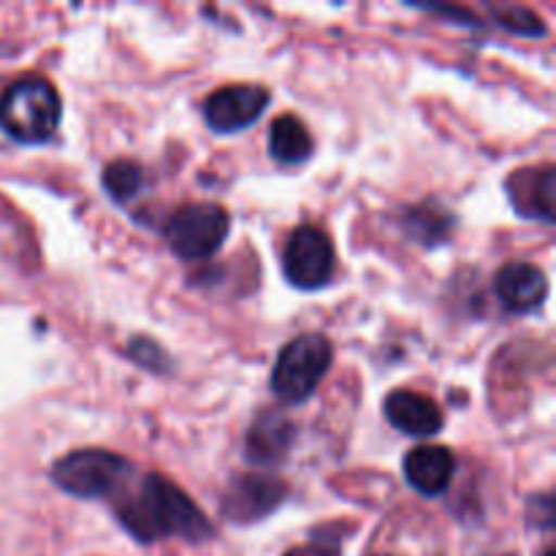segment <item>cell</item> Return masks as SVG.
<instances>
[{"label": "cell", "mask_w": 556, "mask_h": 556, "mask_svg": "<svg viewBox=\"0 0 556 556\" xmlns=\"http://www.w3.org/2000/svg\"><path fill=\"white\" fill-rule=\"evenodd\" d=\"M114 514L119 525L141 543H155L163 538H182L190 543H204L212 538V525L199 505L168 478H141L136 486H125L114 497Z\"/></svg>", "instance_id": "1"}, {"label": "cell", "mask_w": 556, "mask_h": 556, "mask_svg": "<svg viewBox=\"0 0 556 556\" xmlns=\"http://www.w3.org/2000/svg\"><path fill=\"white\" fill-rule=\"evenodd\" d=\"M60 125V96L41 76L11 81L0 96V128L20 144H43Z\"/></svg>", "instance_id": "2"}, {"label": "cell", "mask_w": 556, "mask_h": 556, "mask_svg": "<svg viewBox=\"0 0 556 556\" xmlns=\"http://www.w3.org/2000/svg\"><path fill=\"white\" fill-rule=\"evenodd\" d=\"M130 465L125 456L101 448H81L52 465L54 486L79 500L117 497L130 483Z\"/></svg>", "instance_id": "3"}, {"label": "cell", "mask_w": 556, "mask_h": 556, "mask_svg": "<svg viewBox=\"0 0 556 556\" xmlns=\"http://www.w3.org/2000/svg\"><path fill=\"white\" fill-rule=\"evenodd\" d=\"M331 358H334V348L324 334H302L288 342L277 356L269 378L277 400L288 405L309 400L329 372Z\"/></svg>", "instance_id": "4"}, {"label": "cell", "mask_w": 556, "mask_h": 556, "mask_svg": "<svg viewBox=\"0 0 556 556\" xmlns=\"http://www.w3.org/2000/svg\"><path fill=\"white\" fill-rule=\"evenodd\" d=\"M228 231H231V215L212 201L179 206L163 228L168 248L182 261L212 258L228 239Z\"/></svg>", "instance_id": "5"}, {"label": "cell", "mask_w": 556, "mask_h": 556, "mask_svg": "<svg viewBox=\"0 0 556 556\" xmlns=\"http://www.w3.org/2000/svg\"><path fill=\"white\" fill-rule=\"evenodd\" d=\"M334 244L329 233L315 226H299L282 253V271L288 282L302 291L324 288L334 275Z\"/></svg>", "instance_id": "6"}, {"label": "cell", "mask_w": 556, "mask_h": 556, "mask_svg": "<svg viewBox=\"0 0 556 556\" xmlns=\"http://www.w3.org/2000/svg\"><path fill=\"white\" fill-rule=\"evenodd\" d=\"M269 98L261 85H226L204 101V119L215 134H237L264 114Z\"/></svg>", "instance_id": "7"}, {"label": "cell", "mask_w": 556, "mask_h": 556, "mask_svg": "<svg viewBox=\"0 0 556 556\" xmlns=\"http://www.w3.org/2000/svg\"><path fill=\"white\" fill-rule=\"evenodd\" d=\"M286 483L269 476H239L228 483L220 500V514L237 525H253L266 519L286 500Z\"/></svg>", "instance_id": "8"}, {"label": "cell", "mask_w": 556, "mask_h": 556, "mask_svg": "<svg viewBox=\"0 0 556 556\" xmlns=\"http://www.w3.org/2000/svg\"><path fill=\"white\" fill-rule=\"evenodd\" d=\"M383 413L389 424L407 438H432L443 429L445 418L438 402L427 394H418L410 389H396L386 396Z\"/></svg>", "instance_id": "9"}, {"label": "cell", "mask_w": 556, "mask_h": 556, "mask_svg": "<svg viewBox=\"0 0 556 556\" xmlns=\"http://www.w3.org/2000/svg\"><path fill=\"white\" fill-rule=\"evenodd\" d=\"M494 291H497L500 302L510 309V313H532L541 307L548 296V277L543 269L527 261H510L497 271L494 280Z\"/></svg>", "instance_id": "10"}, {"label": "cell", "mask_w": 556, "mask_h": 556, "mask_svg": "<svg viewBox=\"0 0 556 556\" xmlns=\"http://www.w3.org/2000/svg\"><path fill=\"white\" fill-rule=\"evenodd\" d=\"M402 470H405L407 483L418 494H424V497H440L443 492H448L451 478L456 472L454 451H448L445 445H421V448H413L405 456Z\"/></svg>", "instance_id": "11"}, {"label": "cell", "mask_w": 556, "mask_h": 556, "mask_svg": "<svg viewBox=\"0 0 556 556\" xmlns=\"http://www.w3.org/2000/svg\"><path fill=\"white\" fill-rule=\"evenodd\" d=\"M293 440H296V427L291 418L269 410L250 427L248 440H244V456L255 467H275L286 459Z\"/></svg>", "instance_id": "12"}, {"label": "cell", "mask_w": 556, "mask_h": 556, "mask_svg": "<svg viewBox=\"0 0 556 556\" xmlns=\"http://www.w3.org/2000/svg\"><path fill=\"white\" fill-rule=\"evenodd\" d=\"M554 166L525 168L508 179L510 204L525 217L554 223Z\"/></svg>", "instance_id": "13"}, {"label": "cell", "mask_w": 556, "mask_h": 556, "mask_svg": "<svg viewBox=\"0 0 556 556\" xmlns=\"http://www.w3.org/2000/svg\"><path fill=\"white\" fill-rule=\"evenodd\" d=\"M269 152L275 161L296 166L313 155V136L304 128L302 119L293 114H282L269 128Z\"/></svg>", "instance_id": "14"}, {"label": "cell", "mask_w": 556, "mask_h": 556, "mask_svg": "<svg viewBox=\"0 0 556 556\" xmlns=\"http://www.w3.org/2000/svg\"><path fill=\"white\" fill-rule=\"evenodd\" d=\"M144 185V172L136 161H128V157H119V161L109 163L103 168V188L112 195L114 201H128L134 199L136 193Z\"/></svg>", "instance_id": "15"}, {"label": "cell", "mask_w": 556, "mask_h": 556, "mask_svg": "<svg viewBox=\"0 0 556 556\" xmlns=\"http://www.w3.org/2000/svg\"><path fill=\"white\" fill-rule=\"evenodd\" d=\"M489 11L500 27L516 33V36H546V25L541 16L525 5H489Z\"/></svg>", "instance_id": "16"}, {"label": "cell", "mask_w": 556, "mask_h": 556, "mask_svg": "<svg viewBox=\"0 0 556 556\" xmlns=\"http://www.w3.org/2000/svg\"><path fill=\"white\" fill-rule=\"evenodd\" d=\"M407 223H410V231H413V237H418V242L432 244V242H438V239H443L445 233H448L451 215H445V212L434 215L432 206L424 204L421 210L410 212Z\"/></svg>", "instance_id": "17"}, {"label": "cell", "mask_w": 556, "mask_h": 556, "mask_svg": "<svg viewBox=\"0 0 556 556\" xmlns=\"http://www.w3.org/2000/svg\"><path fill=\"white\" fill-rule=\"evenodd\" d=\"M128 353H130V356H134L139 364H144V367L155 369V372H163V367H166V364H168L166 356H163V353H161V348L152 345V342L136 340L134 345H130Z\"/></svg>", "instance_id": "18"}, {"label": "cell", "mask_w": 556, "mask_h": 556, "mask_svg": "<svg viewBox=\"0 0 556 556\" xmlns=\"http://www.w3.org/2000/svg\"><path fill=\"white\" fill-rule=\"evenodd\" d=\"M291 556H334V554H326L324 548L313 546V548H304V552H293Z\"/></svg>", "instance_id": "19"}, {"label": "cell", "mask_w": 556, "mask_h": 556, "mask_svg": "<svg viewBox=\"0 0 556 556\" xmlns=\"http://www.w3.org/2000/svg\"><path fill=\"white\" fill-rule=\"evenodd\" d=\"M546 556H554V552H546Z\"/></svg>", "instance_id": "20"}]
</instances>
